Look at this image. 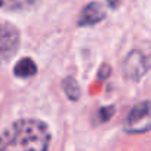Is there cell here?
Returning a JSON list of instances; mask_svg holds the SVG:
<instances>
[{
    "label": "cell",
    "mask_w": 151,
    "mask_h": 151,
    "mask_svg": "<svg viewBox=\"0 0 151 151\" xmlns=\"http://www.w3.org/2000/svg\"><path fill=\"white\" fill-rule=\"evenodd\" d=\"M114 113H116V107L114 105H107V107H102L99 110L98 116H99V120L104 123V122H108L114 116Z\"/></svg>",
    "instance_id": "obj_9"
},
{
    "label": "cell",
    "mask_w": 151,
    "mask_h": 151,
    "mask_svg": "<svg viewBox=\"0 0 151 151\" xmlns=\"http://www.w3.org/2000/svg\"><path fill=\"white\" fill-rule=\"evenodd\" d=\"M39 0H0V8L9 12H18V11L30 9Z\"/></svg>",
    "instance_id": "obj_7"
},
{
    "label": "cell",
    "mask_w": 151,
    "mask_h": 151,
    "mask_svg": "<svg viewBox=\"0 0 151 151\" xmlns=\"http://www.w3.org/2000/svg\"><path fill=\"white\" fill-rule=\"evenodd\" d=\"M151 70V45H144L127 53L123 61L122 73L124 79L138 82Z\"/></svg>",
    "instance_id": "obj_2"
},
{
    "label": "cell",
    "mask_w": 151,
    "mask_h": 151,
    "mask_svg": "<svg viewBox=\"0 0 151 151\" xmlns=\"http://www.w3.org/2000/svg\"><path fill=\"white\" fill-rule=\"evenodd\" d=\"M107 3H108V6H110L111 9H116V8L122 3V0H107Z\"/></svg>",
    "instance_id": "obj_11"
},
{
    "label": "cell",
    "mask_w": 151,
    "mask_h": 151,
    "mask_svg": "<svg viewBox=\"0 0 151 151\" xmlns=\"http://www.w3.org/2000/svg\"><path fill=\"white\" fill-rule=\"evenodd\" d=\"M37 73V65L31 58H22L19 59L14 67V74L19 79H28Z\"/></svg>",
    "instance_id": "obj_6"
},
{
    "label": "cell",
    "mask_w": 151,
    "mask_h": 151,
    "mask_svg": "<svg viewBox=\"0 0 151 151\" xmlns=\"http://www.w3.org/2000/svg\"><path fill=\"white\" fill-rule=\"evenodd\" d=\"M62 88H64V92H65V95H67L68 99H71V101H79L82 92H80L79 83L76 82L74 77H65V79H64V83H62Z\"/></svg>",
    "instance_id": "obj_8"
},
{
    "label": "cell",
    "mask_w": 151,
    "mask_h": 151,
    "mask_svg": "<svg viewBox=\"0 0 151 151\" xmlns=\"http://www.w3.org/2000/svg\"><path fill=\"white\" fill-rule=\"evenodd\" d=\"M50 144V132L46 123L36 119L17 120L0 135L3 151H45Z\"/></svg>",
    "instance_id": "obj_1"
},
{
    "label": "cell",
    "mask_w": 151,
    "mask_h": 151,
    "mask_svg": "<svg viewBox=\"0 0 151 151\" xmlns=\"http://www.w3.org/2000/svg\"><path fill=\"white\" fill-rule=\"evenodd\" d=\"M110 74H111V67L108 64H104L98 71V79L99 80H107L110 77Z\"/></svg>",
    "instance_id": "obj_10"
},
{
    "label": "cell",
    "mask_w": 151,
    "mask_h": 151,
    "mask_svg": "<svg viewBox=\"0 0 151 151\" xmlns=\"http://www.w3.org/2000/svg\"><path fill=\"white\" fill-rule=\"evenodd\" d=\"M21 43L19 31L11 22L0 19V65L8 62L18 50Z\"/></svg>",
    "instance_id": "obj_4"
},
{
    "label": "cell",
    "mask_w": 151,
    "mask_h": 151,
    "mask_svg": "<svg viewBox=\"0 0 151 151\" xmlns=\"http://www.w3.org/2000/svg\"><path fill=\"white\" fill-rule=\"evenodd\" d=\"M126 133H144L151 130V101H141L133 105L123 122Z\"/></svg>",
    "instance_id": "obj_3"
},
{
    "label": "cell",
    "mask_w": 151,
    "mask_h": 151,
    "mask_svg": "<svg viewBox=\"0 0 151 151\" xmlns=\"http://www.w3.org/2000/svg\"><path fill=\"white\" fill-rule=\"evenodd\" d=\"M105 17H107V14H105L104 6L98 2H91L89 5H86L83 8L80 18H79V25L80 27L95 25V24H99Z\"/></svg>",
    "instance_id": "obj_5"
}]
</instances>
